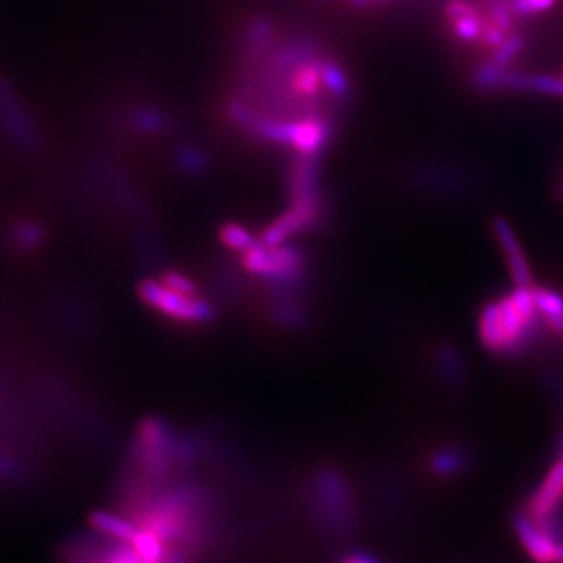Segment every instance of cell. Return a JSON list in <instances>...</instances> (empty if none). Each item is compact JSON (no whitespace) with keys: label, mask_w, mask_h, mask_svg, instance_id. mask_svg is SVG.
<instances>
[{"label":"cell","mask_w":563,"mask_h":563,"mask_svg":"<svg viewBox=\"0 0 563 563\" xmlns=\"http://www.w3.org/2000/svg\"><path fill=\"white\" fill-rule=\"evenodd\" d=\"M531 288H512L480 308L476 332L480 345L492 356L522 358L538 345L545 328Z\"/></svg>","instance_id":"6da1fadb"},{"label":"cell","mask_w":563,"mask_h":563,"mask_svg":"<svg viewBox=\"0 0 563 563\" xmlns=\"http://www.w3.org/2000/svg\"><path fill=\"white\" fill-rule=\"evenodd\" d=\"M312 503L319 523L328 533L347 536L358 525V503L347 474L323 467L312 483Z\"/></svg>","instance_id":"7a4b0ae2"},{"label":"cell","mask_w":563,"mask_h":563,"mask_svg":"<svg viewBox=\"0 0 563 563\" xmlns=\"http://www.w3.org/2000/svg\"><path fill=\"white\" fill-rule=\"evenodd\" d=\"M137 294L146 307L185 325H205L214 319V307L203 297L186 296L164 287L159 279H144Z\"/></svg>","instance_id":"3957f363"},{"label":"cell","mask_w":563,"mask_h":563,"mask_svg":"<svg viewBox=\"0 0 563 563\" xmlns=\"http://www.w3.org/2000/svg\"><path fill=\"white\" fill-rule=\"evenodd\" d=\"M522 512L543 531L563 538V461L560 458L549 465L527 496Z\"/></svg>","instance_id":"277c9868"},{"label":"cell","mask_w":563,"mask_h":563,"mask_svg":"<svg viewBox=\"0 0 563 563\" xmlns=\"http://www.w3.org/2000/svg\"><path fill=\"white\" fill-rule=\"evenodd\" d=\"M243 265L252 276L283 285H294L305 274V257L294 246L263 245L261 241L243 254Z\"/></svg>","instance_id":"5b68a950"},{"label":"cell","mask_w":563,"mask_h":563,"mask_svg":"<svg viewBox=\"0 0 563 563\" xmlns=\"http://www.w3.org/2000/svg\"><path fill=\"white\" fill-rule=\"evenodd\" d=\"M474 84L480 90H512V92H531L563 99V77L545 73L511 72L507 68H496L485 64L474 75Z\"/></svg>","instance_id":"8992f818"},{"label":"cell","mask_w":563,"mask_h":563,"mask_svg":"<svg viewBox=\"0 0 563 563\" xmlns=\"http://www.w3.org/2000/svg\"><path fill=\"white\" fill-rule=\"evenodd\" d=\"M474 452L458 440H445L423 456V469L436 482H452L467 476L474 467Z\"/></svg>","instance_id":"52a82bcc"},{"label":"cell","mask_w":563,"mask_h":563,"mask_svg":"<svg viewBox=\"0 0 563 563\" xmlns=\"http://www.w3.org/2000/svg\"><path fill=\"white\" fill-rule=\"evenodd\" d=\"M492 232L502 250L503 261L509 270L514 288L534 287L536 283H534L533 267L511 221L502 215H496L492 219Z\"/></svg>","instance_id":"ba28073f"},{"label":"cell","mask_w":563,"mask_h":563,"mask_svg":"<svg viewBox=\"0 0 563 563\" xmlns=\"http://www.w3.org/2000/svg\"><path fill=\"white\" fill-rule=\"evenodd\" d=\"M430 367L432 376L440 383V387L460 394L467 389L469 383V361L465 358V352L452 341H440L430 356Z\"/></svg>","instance_id":"9c48e42d"},{"label":"cell","mask_w":563,"mask_h":563,"mask_svg":"<svg viewBox=\"0 0 563 563\" xmlns=\"http://www.w3.org/2000/svg\"><path fill=\"white\" fill-rule=\"evenodd\" d=\"M137 452L144 469L152 474L164 472L170 467L172 440L170 432L161 421H143L137 438Z\"/></svg>","instance_id":"30bf717a"},{"label":"cell","mask_w":563,"mask_h":563,"mask_svg":"<svg viewBox=\"0 0 563 563\" xmlns=\"http://www.w3.org/2000/svg\"><path fill=\"white\" fill-rule=\"evenodd\" d=\"M512 529L523 551L534 563H556L558 545L563 538H556L553 534L543 531L540 525H536L522 511L512 518Z\"/></svg>","instance_id":"8fae6325"},{"label":"cell","mask_w":563,"mask_h":563,"mask_svg":"<svg viewBox=\"0 0 563 563\" xmlns=\"http://www.w3.org/2000/svg\"><path fill=\"white\" fill-rule=\"evenodd\" d=\"M330 137V126L318 117L288 123V146L303 157H316Z\"/></svg>","instance_id":"7c38bea8"},{"label":"cell","mask_w":563,"mask_h":563,"mask_svg":"<svg viewBox=\"0 0 563 563\" xmlns=\"http://www.w3.org/2000/svg\"><path fill=\"white\" fill-rule=\"evenodd\" d=\"M445 17L451 24L452 35L465 44H482L483 24L487 15L465 0H451L445 6Z\"/></svg>","instance_id":"4fadbf2b"},{"label":"cell","mask_w":563,"mask_h":563,"mask_svg":"<svg viewBox=\"0 0 563 563\" xmlns=\"http://www.w3.org/2000/svg\"><path fill=\"white\" fill-rule=\"evenodd\" d=\"M531 290L545 332L563 338V292L545 285H534Z\"/></svg>","instance_id":"5bb4252c"},{"label":"cell","mask_w":563,"mask_h":563,"mask_svg":"<svg viewBox=\"0 0 563 563\" xmlns=\"http://www.w3.org/2000/svg\"><path fill=\"white\" fill-rule=\"evenodd\" d=\"M90 525L97 533L110 536L115 542L126 543V545H130L137 533H139V527L135 523L130 522L124 516L115 514V512H93L92 516H90Z\"/></svg>","instance_id":"9a60e30c"},{"label":"cell","mask_w":563,"mask_h":563,"mask_svg":"<svg viewBox=\"0 0 563 563\" xmlns=\"http://www.w3.org/2000/svg\"><path fill=\"white\" fill-rule=\"evenodd\" d=\"M130 547L134 549V553L143 560V562L163 563L168 558L166 553V542L163 538H159L157 534L139 527V533L135 536Z\"/></svg>","instance_id":"2e32d148"},{"label":"cell","mask_w":563,"mask_h":563,"mask_svg":"<svg viewBox=\"0 0 563 563\" xmlns=\"http://www.w3.org/2000/svg\"><path fill=\"white\" fill-rule=\"evenodd\" d=\"M319 72H321V86L330 95L345 99L350 92L349 75L334 61L319 62Z\"/></svg>","instance_id":"e0dca14e"},{"label":"cell","mask_w":563,"mask_h":563,"mask_svg":"<svg viewBox=\"0 0 563 563\" xmlns=\"http://www.w3.org/2000/svg\"><path fill=\"white\" fill-rule=\"evenodd\" d=\"M219 237L226 248H230L232 252H239V254H246L259 243L250 230H246L245 226L237 225V223H228L223 226Z\"/></svg>","instance_id":"ac0fdd59"},{"label":"cell","mask_w":563,"mask_h":563,"mask_svg":"<svg viewBox=\"0 0 563 563\" xmlns=\"http://www.w3.org/2000/svg\"><path fill=\"white\" fill-rule=\"evenodd\" d=\"M321 72L319 62H307L294 75V90L301 97H316L321 90Z\"/></svg>","instance_id":"d6986e66"},{"label":"cell","mask_w":563,"mask_h":563,"mask_svg":"<svg viewBox=\"0 0 563 563\" xmlns=\"http://www.w3.org/2000/svg\"><path fill=\"white\" fill-rule=\"evenodd\" d=\"M523 44H525V39L522 35H518V33L507 35L505 41L496 50H492L489 64L496 68H509V64L522 53Z\"/></svg>","instance_id":"ffe728a7"},{"label":"cell","mask_w":563,"mask_h":563,"mask_svg":"<svg viewBox=\"0 0 563 563\" xmlns=\"http://www.w3.org/2000/svg\"><path fill=\"white\" fill-rule=\"evenodd\" d=\"M514 17H534L553 10L558 0H509Z\"/></svg>","instance_id":"44dd1931"},{"label":"cell","mask_w":563,"mask_h":563,"mask_svg":"<svg viewBox=\"0 0 563 563\" xmlns=\"http://www.w3.org/2000/svg\"><path fill=\"white\" fill-rule=\"evenodd\" d=\"M164 287L175 290L179 294H186V296H197V285L190 277L181 274V272H166L163 277L159 279Z\"/></svg>","instance_id":"7402d4cb"},{"label":"cell","mask_w":563,"mask_h":563,"mask_svg":"<svg viewBox=\"0 0 563 563\" xmlns=\"http://www.w3.org/2000/svg\"><path fill=\"white\" fill-rule=\"evenodd\" d=\"M101 563H141V558L134 553V549L126 543H121L115 551L108 554Z\"/></svg>","instance_id":"603a6c76"},{"label":"cell","mask_w":563,"mask_h":563,"mask_svg":"<svg viewBox=\"0 0 563 563\" xmlns=\"http://www.w3.org/2000/svg\"><path fill=\"white\" fill-rule=\"evenodd\" d=\"M42 234L37 226L22 225L17 230V241L24 246H33L41 243Z\"/></svg>","instance_id":"cb8c5ba5"},{"label":"cell","mask_w":563,"mask_h":563,"mask_svg":"<svg viewBox=\"0 0 563 563\" xmlns=\"http://www.w3.org/2000/svg\"><path fill=\"white\" fill-rule=\"evenodd\" d=\"M339 563H383L376 556H372L369 553H363V551H356V553H349L347 556H343Z\"/></svg>","instance_id":"d4e9b609"},{"label":"cell","mask_w":563,"mask_h":563,"mask_svg":"<svg viewBox=\"0 0 563 563\" xmlns=\"http://www.w3.org/2000/svg\"><path fill=\"white\" fill-rule=\"evenodd\" d=\"M556 563H563V540L558 545V554H556Z\"/></svg>","instance_id":"484cf974"},{"label":"cell","mask_w":563,"mask_h":563,"mask_svg":"<svg viewBox=\"0 0 563 563\" xmlns=\"http://www.w3.org/2000/svg\"><path fill=\"white\" fill-rule=\"evenodd\" d=\"M558 195H560V199H563V179L560 181V186H558Z\"/></svg>","instance_id":"4316f807"},{"label":"cell","mask_w":563,"mask_h":563,"mask_svg":"<svg viewBox=\"0 0 563 563\" xmlns=\"http://www.w3.org/2000/svg\"><path fill=\"white\" fill-rule=\"evenodd\" d=\"M372 2H379V0H372Z\"/></svg>","instance_id":"83f0119b"}]
</instances>
